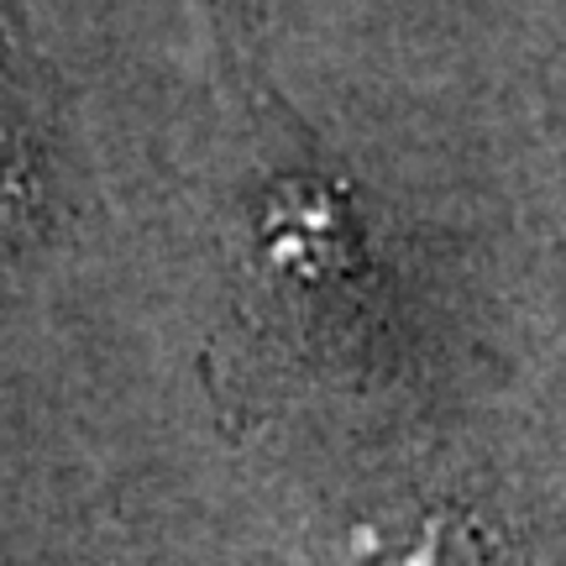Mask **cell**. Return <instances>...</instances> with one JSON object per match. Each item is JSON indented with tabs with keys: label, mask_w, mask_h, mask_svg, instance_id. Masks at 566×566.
<instances>
[{
	"label": "cell",
	"mask_w": 566,
	"mask_h": 566,
	"mask_svg": "<svg viewBox=\"0 0 566 566\" xmlns=\"http://www.w3.org/2000/svg\"><path fill=\"white\" fill-rule=\"evenodd\" d=\"M346 566H499V541L467 509L424 504L352 525Z\"/></svg>",
	"instance_id": "6da1fadb"
},
{
	"label": "cell",
	"mask_w": 566,
	"mask_h": 566,
	"mask_svg": "<svg viewBox=\"0 0 566 566\" xmlns=\"http://www.w3.org/2000/svg\"><path fill=\"white\" fill-rule=\"evenodd\" d=\"M32 221H38V174L21 142L0 126V247L17 242Z\"/></svg>",
	"instance_id": "7a4b0ae2"
},
{
	"label": "cell",
	"mask_w": 566,
	"mask_h": 566,
	"mask_svg": "<svg viewBox=\"0 0 566 566\" xmlns=\"http://www.w3.org/2000/svg\"><path fill=\"white\" fill-rule=\"evenodd\" d=\"M216 11H221L226 27H237V32H252V27H258V0H216Z\"/></svg>",
	"instance_id": "3957f363"
}]
</instances>
